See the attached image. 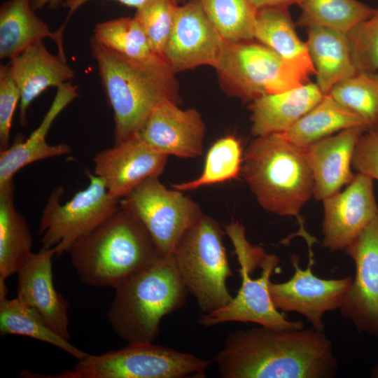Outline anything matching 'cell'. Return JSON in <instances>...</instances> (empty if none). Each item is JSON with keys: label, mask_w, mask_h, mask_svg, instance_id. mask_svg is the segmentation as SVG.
<instances>
[{"label": "cell", "mask_w": 378, "mask_h": 378, "mask_svg": "<svg viewBox=\"0 0 378 378\" xmlns=\"http://www.w3.org/2000/svg\"><path fill=\"white\" fill-rule=\"evenodd\" d=\"M354 127L368 130L358 115L326 94L292 127L278 134L292 144L304 148L333 133Z\"/></svg>", "instance_id": "cell-26"}, {"label": "cell", "mask_w": 378, "mask_h": 378, "mask_svg": "<svg viewBox=\"0 0 378 378\" xmlns=\"http://www.w3.org/2000/svg\"><path fill=\"white\" fill-rule=\"evenodd\" d=\"M20 100V90L9 65L0 66V150L8 148L13 116Z\"/></svg>", "instance_id": "cell-36"}, {"label": "cell", "mask_w": 378, "mask_h": 378, "mask_svg": "<svg viewBox=\"0 0 378 378\" xmlns=\"http://www.w3.org/2000/svg\"><path fill=\"white\" fill-rule=\"evenodd\" d=\"M54 248L32 253L18 272L17 297L34 309L49 327L69 341V303L53 284Z\"/></svg>", "instance_id": "cell-18"}, {"label": "cell", "mask_w": 378, "mask_h": 378, "mask_svg": "<svg viewBox=\"0 0 378 378\" xmlns=\"http://www.w3.org/2000/svg\"><path fill=\"white\" fill-rule=\"evenodd\" d=\"M63 1L64 0H31L32 7L35 10L45 7L54 8L62 5Z\"/></svg>", "instance_id": "cell-40"}, {"label": "cell", "mask_w": 378, "mask_h": 378, "mask_svg": "<svg viewBox=\"0 0 378 378\" xmlns=\"http://www.w3.org/2000/svg\"><path fill=\"white\" fill-rule=\"evenodd\" d=\"M328 94L358 115L368 130L378 127V73L358 72L335 85Z\"/></svg>", "instance_id": "cell-33"}, {"label": "cell", "mask_w": 378, "mask_h": 378, "mask_svg": "<svg viewBox=\"0 0 378 378\" xmlns=\"http://www.w3.org/2000/svg\"><path fill=\"white\" fill-rule=\"evenodd\" d=\"M225 234L215 219L204 214L183 234L172 253L183 285L202 314L223 308L233 299L227 287L233 274Z\"/></svg>", "instance_id": "cell-7"}, {"label": "cell", "mask_w": 378, "mask_h": 378, "mask_svg": "<svg viewBox=\"0 0 378 378\" xmlns=\"http://www.w3.org/2000/svg\"><path fill=\"white\" fill-rule=\"evenodd\" d=\"M90 0H64L62 6L68 10V15L62 25L60 27L64 29L65 27L71 16L76 13L79 8ZM125 6L135 8L136 9L141 7L148 0H114Z\"/></svg>", "instance_id": "cell-38"}, {"label": "cell", "mask_w": 378, "mask_h": 378, "mask_svg": "<svg viewBox=\"0 0 378 378\" xmlns=\"http://www.w3.org/2000/svg\"><path fill=\"white\" fill-rule=\"evenodd\" d=\"M214 69L229 95L250 103L309 83L310 76L255 40L225 41Z\"/></svg>", "instance_id": "cell-8"}, {"label": "cell", "mask_w": 378, "mask_h": 378, "mask_svg": "<svg viewBox=\"0 0 378 378\" xmlns=\"http://www.w3.org/2000/svg\"><path fill=\"white\" fill-rule=\"evenodd\" d=\"M88 186L64 204L65 189L59 186L49 195L39 223L40 243L54 248L57 255L69 251L78 239L89 234L120 209V199L110 195L104 181L86 169Z\"/></svg>", "instance_id": "cell-10"}, {"label": "cell", "mask_w": 378, "mask_h": 378, "mask_svg": "<svg viewBox=\"0 0 378 378\" xmlns=\"http://www.w3.org/2000/svg\"><path fill=\"white\" fill-rule=\"evenodd\" d=\"M214 360L223 378H332L338 372L331 341L312 327L232 331Z\"/></svg>", "instance_id": "cell-1"}, {"label": "cell", "mask_w": 378, "mask_h": 378, "mask_svg": "<svg viewBox=\"0 0 378 378\" xmlns=\"http://www.w3.org/2000/svg\"><path fill=\"white\" fill-rule=\"evenodd\" d=\"M119 205L145 227L162 256L172 255L183 234L204 215L197 203L167 188L159 177L141 182Z\"/></svg>", "instance_id": "cell-11"}, {"label": "cell", "mask_w": 378, "mask_h": 378, "mask_svg": "<svg viewBox=\"0 0 378 378\" xmlns=\"http://www.w3.org/2000/svg\"><path fill=\"white\" fill-rule=\"evenodd\" d=\"M31 0H8L0 7V58L10 61L31 46L49 38L58 48V55L66 59L64 31H52L34 13Z\"/></svg>", "instance_id": "cell-23"}, {"label": "cell", "mask_w": 378, "mask_h": 378, "mask_svg": "<svg viewBox=\"0 0 378 378\" xmlns=\"http://www.w3.org/2000/svg\"><path fill=\"white\" fill-rule=\"evenodd\" d=\"M176 1H177V2L178 3V1H179L180 0H176Z\"/></svg>", "instance_id": "cell-42"}, {"label": "cell", "mask_w": 378, "mask_h": 378, "mask_svg": "<svg viewBox=\"0 0 378 378\" xmlns=\"http://www.w3.org/2000/svg\"><path fill=\"white\" fill-rule=\"evenodd\" d=\"M322 202V246L330 252L344 251L378 214L373 180L358 172L344 190Z\"/></svg>", "instance_id": "cell-15"}, {"label": "cell", "mask_w": 378, "mask_h": 378, "mask_svg": "<svg viewBox=\"0 0 378 378\" xmlns=\"http://www.w3.org/2000/svg\"><path fill=\"white\" fill-rule=\"evenodd\" d=\"M242 159L239 139L232 134L223 136L207 151L200 176L188 182L172 184V188L183 192L237 178L241 175Z\"/></svg>", "instance_id": "cell-30"}, {"label": "cell", "mask_w": 378, "mask_h": 378, "mask_svg": "<svg viewBox=\"0 0 378 378\" xmlns=\"http://www.w3.org/2000/svg\"><path fill=\"white\" fill-rule=\"evenodd\" d=\"M241 176L258 204L281 216L295 217L298 235L308 246L309 258H314L317 243L304 226L300 211L313 197L314 178L304 148L298 147L278 134L256 136L243 153Z\"/></svg>", "instance_id": "cell-3"}, {"label": "cell", "mask_w": 378, "mask_h": 378, "mask_svg": "<svg viewBox=\"0 0 378 378\" xmlns=\"http://www.w3.org/2000/svg\"><path fill=\"white\" fill-rule=\"evenodd\" d=\"M290 261L294 269L292 277L285 282L270 283L273 304L282 312H293L303 316L313 328L325 332L324 315L340 309L352 277L321 279L312 272L314 260H309L305 269L300 267L296 255H292Z\"/></svg>", "instance_id": "cell-12"}, {"label": "cell", "mask_w": 378, "mask_h": 378, "mask_svg": "<svg viewBox=\"0 0 378 378\" xmlns=\"http://www.w3.org/2000/svg\"><path fill=\"white\" fill-rule=\"evenodd\" d=\"M371 377L378 378V363L372 368L371 371Z\"/></svg>", "instance_id": "cell-41"}, {"label": "cell", "mask_w": 378, "mask_h": 378, "mask_svg": "<svg viewBox=\"0 0 378 378\" xmlns=\"http://www.w3.org/2000/svg\"><path fill=\"white\" fill-rule=\"evenodd\" d=\"M343 251L355 275L340 311L358 332L378 340V214Z\"/></svg>", "instance_id": "cell-13"}, {"label": "cell", "mask_w": 378, "mask_h": 378, "mask_svg": "<svg viewBox=\"0 0 378 378\" xmlns=\"http://www.w3.org/2000/svg\"><path fill=\"white\" fill-rule=\"evenodd\" d=\"M206 17L227 42L254 40L258 9L251 0H197Z\"/></svg>", "instance_id": "cell-31"}, {"label": "cell", "mask_w": 378, "mask_h": 378, "mask_svg": "<svg viewBox=\"0 0 378 378\" xmlns=\"http://www.w3.org/2000/svg\"><path fill=\"white\" fill-rule=\"evenodd\" d=\"M91 53L114 118V144L136 135L150 112L165 101L179 102L175 73L161 57H125L90 40Z\"/></svg>", "instance_id": "cell-2"}, {"label": "cell", "mask_w": 378, "mask_h": 378, "mask_svg": "<svg viewBox=\"0 0 378 378\" xmlns=\"http://www.w3.org/2000/svg\"><path fill=\"white\" fill-rule=\"evenodd\" d=\"M93 38L104 46L129 58L145 60L155 55L134 17H122L97 23Z\"/></svg>", "instance_id": "cell-32"}, {"label": "cell", "mask_w": 378, "mask_h": 378, "mask_svg": "<svg viewBox=\"0 0 378 378\" xmlns=\"http://www.w3.org/2000/svg\"><path fill=\"white\" fill-rule=\"evenodd\" d=\"M0 335L29 337L55 346L78 360L89 355L52 330L34 309L18 297L0 299Z\"/></svg>", "instance_id": "cell-28"}, {"label": "cell", "mask_w": 378, "mask_h": 378, "mask_svg": "<svg viewBox=\"0 0 378 378\" xmlns=\"http://www.w3.org/2000/svg\"><path fill=\"white\" fill-rule=\"evenodd\" d=\"M178 6L176 0H148L136 9L134 17L141 26L153 52L161 58Z\"/></svg>", "instance_id": "cell-34"}, {"label": "cell", "mask_w": 378, "mask_h": 378, "mask_svg": "<svg viewBox=\"0 0 378 378\" xmlns=\"http://www.w3.org/2000/svg\"><path fill=\"white\" fill-rule=\"evenodd\" d=\"M225 232L239 265L241 287L228 304L213 312L202 314L200 324L210 327L227 322H244L278 330L304 328L302 321L289 320L284 312L276 309L271 300L269 285L279 265V258L252 244L246 238L244 225L239 222L227 225Z\"/></svg>", "instance_id": "cell-6"}, {"label": "cell", "mask_w": 378, "mask_h": 378, "mask_svg": "<svg viewBox=\"0 0 378 378\" xmlns=\"http://www.w3.org/2000/svg\"><path fill=\"white\" fill-rule=\"evenodd\" d=\"M254 40L272 49L284 59L298 65L310 76L316 74L307 46L297 34L288 8L258 10Z\"/></svg>", "instance_id": "cell-27"}, {"label": "cell", "mask_w": 378, "mask_h": 378, "mask_svg": "<svg viewBox=\"0 0 378 378\" xmlns=\"http://www.w3.org/2000/svg\"><path fill=\"white\" fill-rule=\"evenodd\" d=\"M68 253L82 283L113 288L164 257L140 222L120 208Z\"/></svg>", "instance_id": "cell-4"}, {"label": "cell", "mask_w": 378, "mask_h": 378, "mask_svg": "<svg viewBox=\"0 0 378 378\" xmlns=\"http://www.w3.org/2000/svg\"><path fill=\"white\" fill-rule=\"evenodd\" d=\"M208 360L189 353L155 344H128L121 349L78 360L72 370L52 378H185L204 377Z\"/></svg>", "instance_id": "cell-9"}, {"label": "cell", "mask_w": 378, "mask_h": 378, "mask_svg": "<svg viewBox=\"0 0 378 378\" xmlns=\"http://www.w3.org/2000/svg\"><path fill=\"white\" fill-rule=\"evenodd\" d=\"M305 44L316 71V85L324 94L358 73L347 33L311 27L308 28Z\"/></svg>", "instance_id": "cell-24"}, {"label": "cell", "mask_w": 378, "mask_h": 378, "mask_svg": "<svg viewBox=\"0 0 378 378\" xmlns=\"http://www.w3.org/2000/svg\"><path fill=\"white\" fill-rule=\"evenodd\" d=\"M351 164L358 173L378 181V127L365 131L360 136Z\"/></svg>", "instance_id": "cell-37"}, {"label": "cell", "mask_w": 378, "mask_h": 378, "mask_svg": "<svg viewBox=\"0 0 378 378\" xmlns=\"http://www.w3.org/2000/svg\"><path fill=\"white\" fill-rule=\"evenodd\" d=\"M224 43L198 1L188 0L176 7L162 58L175 74L200 66L215 68Z\"/></svg>", "instance_id": "cell-14"}, {"label": "cell", "mask_w": 378, "mask_h": 378, "mask_svg": "<svg viewBox=\"0 0 378 378\" xmlns=\"http://www.w3.org/2000/svg\"><path fill=\"white\" fill-rule=\"evenodd\" d=\"M358 72L378 73V8L348 33Z\"/></svg>", "instance_id": "cell-35"}, {"label": "cell", "mask_w": 378, "mask_h": 378, "mask_svg": "<svg viewBox=\"0 0 378 378\" xmlns=\"http://www.w3.org/2000/svg\"><path fill=\"white\" fill-rule=\"evenodd\" d=\"M206 127L195 108L182 109L172 101L158 105L136 134L153 150L165 155H202Z\"/></svg>", "instance_id": "cell-16"}, {"label": "cell", "mask_w": 378, "mask_h": 378, "mask_svg": "<svg viewBox=\"0 0 378 378\" xmlns=\"http://www.w3.org/2000/svg\"><path fill=\"white\" fill-rule=\"evenodd\" d=\"M167 159L136 134L96 154L94 174L104 181L110 195L120 200L143 181L159 177Z\"/></svg>", "instance_id": "cell-17"}, {"label": "cell", "mask_w": 378, "mask_h": 378, "mask_svg": "<svg viewBox=\"0 0 378 378\" xmlns=\"http://www.w3.org/2000/svg\"><path fill=\"white\" fill-rule=\"evenodd\" d=\"M78 96V87L71 82L58 87L54 100L40 125L24 141L20 136L8 148L0 150V187L13 181L18 171L27 164L66 155L71 151L66 144H48L46 137L57 116Z\"/></svg>", "instance_id": "cell-21"}, {"label": "cell", "mask_w": 378, "mask_h": 378, "mask_svg": "<svg viewBox=\"0 0 378 378\" xmlns=\"http://www.w3.org/2000/svg\"><path fill=\"white\" fill-rule=\"evenodd\" d=\"M12 77L20 92L19 122L27 125V110L46 89L59 87L76 76L66 60L52 54L40 41L10 61Z\"/></svg>", "instance_id": "cell-20"}, {"label": "cell", "mask_w": 378, "mask_h": 378, "mask_svg": "<svg viewBox=\"0 0 378 378\" xmlns=\"http://www.w3.org/2000/svg\"><path fill=\"white\" fill-rule=\"evenodd\" d=\"M114 290L106 316L113 331L128 344L154 342L162 318L181 309L188 295L172 255Z\"/></svg>", "instance_id": "cell-5"}, {"label": "cell", "mask_w": 378, "mask_h": 378, "mask_svg": "<svg viewBox=\"0 0 378 378\" xmlns=\"http://www.w3.org/2000/svg\"><path fill=\"white\" fill-rule=\"evenodd\" d=\"M13 181L0 187V277L18 274L33 253L32 237L15 206Z\"/></svg>", "instance_id": "cell-25"}, {"label": "cell", "mask_w": 378, "mask_h": 378, "mask_svg": "<svg viewBox=\"0 0 378 378\" xmlns=\"http://www.w3.org/2000/svg\"><path fill=\"white\" fill-rule=\"evenodd\" d=\"M300 0H251L253 5L258 9L266 8H288L293 4H298Z\"/></svg>", "instance_id": "cell-39"}, {"label": "cell", "mask_w": 378, "mask_h": 378, "mask_svg": "<svg viewBox=\"0 0 378 378\" xmlns=\"http://www.w3.org/2000/svg\"><path fill=\"white\" fill-rule=\"evenodd\" d=\"M365 131L362 127L345 129L304 148L314 199L323 201L351 183L355 176L351 172L354 149Z\"/></svg>", "instance_id": "cell-19"}, {"label": "cell", "mask_w": 378, "mask_h": 378, "mask_svg": "<svg viewBox=\"0 0 378 378\" xmlns=\"http://www.w3.org/2000/svg\"><path fill=\"white\" fill-rule=\"evenodd\" d=\"M324 95L316 83L309 82L254 99L249 105L252 135L256 137L286 132Z\"/></svg>", "instance_id": "cell-22"}, {"label": "cell", "mask_w": 378, "mask_h": 378, "mask_svg": "<svg viewBox=\"0 0 378 378\" xmlns=\"http://www.w3.org/2000/svg\"><path fill=\"white\" fill-rule=\"evenodd\" d=\"M298 5L300 27H321L347 34L375 10L357 0H300Z\"/></svg>", "instance_id": "cell-29"}]
</instances>
